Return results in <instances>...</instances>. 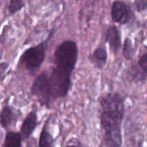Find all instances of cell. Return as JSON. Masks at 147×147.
Returning <instances> with one entry per match:
<instances>
[{"mask_svg": "<svg viewBox=\"0 0 147 147\" xmlns=\"http://www.w3.org/2000/svg\"><path fill=\"white\" fill-rule=\"evenodd\" d=\"M9 64L7 62L4 61L0 63V82L5 77V74L9 69Z\"/></svg>", "mask_w": 147, "mask_h": 147, "instance_id": "cell-16", "label": "cell"}, {"mask_svg": "<svg viewBox=\"0 0 147 147\" xmlns=\"http://www.w3.org/2000/svg\"><path fill=\"white\" fill-rule=\"evenodd\" d=\"M50 35L51 34L46 40L26 49L20 55L19 66L30 75H34L42 65L45 60L47 42L50 40Z\"/></svg>", "mask_w": 147, "mask_h": 147, "instance_id": "cell-3", "label": "cell"}, {"mask_svg": "<svg viewBox=\"0 0 147 147\" xmlns=\"http://www.w3.org/2000/svg\"><path fill=\"white\" fill-rule=\"evenodd\" d=\"M78 59L77 42L65 40L56 47L53 55V65L50 74L53 99L64 98L72 86L71 76Z\"/></svg>", "mask_w": 147, "mask_h": 147, "instance_id": "cell-2", "label": "cell"}, {"mask_svg": "<svg viewBox=\"0 0 147 147\" xmlns=\"http://www.w3.org/2000/svg\"><path fill=\"white\" fill-rule=\"evenodd\" d=\"M88 60L95 68L102 70L108 61V51L103 46L96 47L88 56Z\"/></svg>", "mask_w": 147, "mask_h": 147, "instance_id": "cell-8", "label": "cell"}, {"mask_svg": "<svg viewBox=\"0 0 147 147\" xmlns=\"http://www.w3.org/2000/svg\"><path fill=\"white\" fill-rule=\"evenodd\" d=\"M17 118V113L12 106L6 105L0 111V126L3 129H8L16 123Z\"/></svg>", "mask_w": 147, "mask_h": 147, "instance_id": "cell-9", "label": "cell"}, {"mask_svg": "<svg viewBox=\"0 0 147 147\" xmlns=\"http://www.w3.org/2000/svg\"><path fill=\"white\" fill-rule=\"evenodd\" d=\"M26 4V0H10L9 4V13L11 15L17 14L21 11Z\"/></svg>", "mask_w": 147, "mask_h": 147, "instance_id": "cell-13", "label": "cell"}, {"mask_svg": "<svg viewBox=\"0 0 147 147\" xmlns=\"http://www.w3.org/2000/svg\"><path fill=\"white\" fill-rule=\"evenodd\" d=\"M55 139L47 129V123H45L40 132L38 146L40 147H51L54 145Z\"/></svg>", "mask_w": 147, "mask_h": 147, "instance_id": "cell-11", "label": "cell"}, {"mask_svg": "<svg viewBox=\"0 0 147 147\" xmlns=\"http://www.w3.org/2000/svg\"><path fill=\"white\" fill-rule=\"evenodd\" d=\"M111 17L113 22L125 25L134 21L135 14L127 3L121 0H115L111 6Z\"/></svg>", "mask_w": 147, "mask_h": 147, "instance_id": "cell-5", "label": "cell"}, {"mask_svg": "<svg viewBox=\"0 0 147 147\" xmlns=\"http://www.w3.org/2000/svg\"><path fill=\"white\" fill-rule=\"evenodd\" d=\"M137 65L147 80V52L143 53L139 57Z\"/></svg>", "mask_w": 147, "mask_h": 147, "instance_id": "cell-14", "label": "cell"}, {"mask_svg": "<svg viewBox=\"0 0 147 147\" xmlns=\"http://www.w3.org/2000/svg\"><path fill=\"white\" fill-rule=\"evenodd\" d=\"M135 50L134 48L133 42L129 37H126L123 43V49H122V54L123 57L128 61H130L133 59L134 55Z\"/></svg>", "mask_w": 147, "mask_h": 147, "instance_id": "cell-12", "label": "cell"}, {"mask_svg": "<svg viewBox=\"0 0 147 147\" xmlns=\"http://www.w3.org/2000/svg\"><path fill=\"white\" fill-rule=\"evenodd\" d=\"M125 116V98L118 92H109L99 98L98 118L103 131L100 146L123 145L122 123Z\"/></svg>", "mask_w": 147, "mask_h": 147, "instance_id": "cell-1", "label": "cell"}, {"mask_svg": "<svg viewBox=\"0 0 147 147\" xmlns=\"http://www.w3.org/2000/svg\"><path fill=\"white\" fill-rule=\"evenodd\" d=\"M106 42L113 55H117L122 45L121 32L116 25H110L106 32Z\"/></svg>", "mask_w": 147, "mask_h": 147, "instance_id": "cell-6", "label": "cell"}, {"mask_svg": "<svg viewBox=\"0 0 147 147\" xmlns=\"http://www.w3.org/2000/svg\"><path fill=\"white\" fill-rule=\"evenodd\" d=\"M22 135L20 132L8 131L5 135L3 146L4 147H20L22 145Z\"/></svg>", "mask_w": 147, "mask_h": 147, "instance_id": "cell-10", "label": "cell"}, {"mask_svg": "<svg viewBox=\"0 0 147 147\" xmlns=\"http://www.w3.org/2000/svg\"><path fill=\"white\" fill-rule=\"evenodd\" d=\"M134 4L138 12L141 13L147 9V0H134Z\"/></svg>", "mask_w": 147, "mask_h": 147, "instance_id": "cell-15", "label": "cell"}, {"mask_svg": "<svg viewBox=\"0 0 147 147\" xmlns=\"http://www.w3.org/2000/svg\"><path fill=\"white\" fill-rule=\"evenodd\" d=\"M31 93L33 96L37 98L40 106L50 109L54 99L50 75L47 72H42L36 76L32 85Z\"/></svg>", "mask_w": 147, "mask_h": 147, "instance_id": "cell-4", "label": "cell"}, {"mask_svg": "<svg viewBox=\"0 0 147 147\" xmlns=\"http://www.w3.org/2000/svg\"><path fill=\"white\" fill-rule=\"evenodd\" d=\"M38 125L37 111L32 109L23 120L20 127V133L24 139H27L32 135Z\"/></svg>", "mask_w": 147, "mask_h": 147, "instance_id": "cell-7", "label": "cell"}]
</instances>
